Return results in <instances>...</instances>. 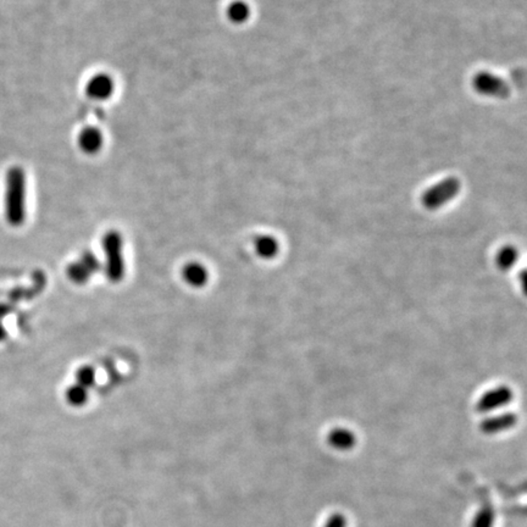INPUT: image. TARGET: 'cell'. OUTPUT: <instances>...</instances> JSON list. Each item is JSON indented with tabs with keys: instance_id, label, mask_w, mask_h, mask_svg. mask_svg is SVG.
I'll use <instances>...</instances> for the list:
<instances>
[{
	"instance_id": "5b68a950",
	"label": "cell",
	"mask_w": 527,
	"mask_h": 527,
	"mask_svg": "<svg viewBox=\"0 0 527 527\" xmlns=\"http://www.w3.org/2000/svg\"><path fill=\"white\" fill-rule=\"evenodd\" d=\"M512 399H513V391L507 386H500V387L488 391L487 393L482 395L477 403V412L488 413L495 409L504 407L512 402Z\"/></svg>"
},
{
	"instance_id": "6da1fadb",
	"label": "cell",
	"mask_w": 527,
	"mask_h": 527,
	"mask_svg": "<svg viewBox=\"0 0 527 527\" xmlns=\"http://www.w3.org/2000/svg\"><path fill=\"white\" fill-rule=\"evenodd\" d=\"M5 219L10 225H23L26 219V174L21 166H13L6 172L4 198Z\"/></svg>"
},
{
	"instance_id": "e0dca14e",
	"label": "cell",
	"mask_w": 527,
	"mask_h": 527,
	"mask_svg": "<svg viewBox=\"0 0 527 527\" xmlns=\"http://www.w3.org/2000/svg\"><path fill=\"white\" fill-rule=\"evenodd\" d=\"M77 379V385L82 386L83 388H89L92 387L94 381H96V372L94 369L91 367H83L80 369L76 375Z\"/></svg>"
},
{
	"instance_id": "ac0fdd59",
	"label": "cell",
	"mask_w": 527,
	"mask_h": 527,
	"mask_svg": "<svg viewBox=\"0 0 527 527\" xmlns=\"http://www.w3.org/2000/svg\"><path fill=\"white\" fill-rule=\"evenodd\" d=\"M81 264L87 269L88 272L91 275H92L94 271L99 269V262H98V260H96V257L93 255L92 253H84L82 260H81Z\"/></svg>"
},
{
	"instance_id": "7a4b0ae2",
	"label": "cell",
	"mask_w": 527,
	"mask_h": 527,
	"mask_svg": "<svg viewBox=\"0 0 527 527\" xmlns=\"http://www.w3.org/2000/svg\"><path fill=\"white\" fill-rule=\"evenodd\" d=\"M103 249L106 253V275L113 282H120L125 275L121 234L116 231L108 232L103 239Z\"/></svg>"
},
{
	"instance_id": "9c48e42d",
	"label": "cell",
	"mask_w": 527,
	"mask_h": 527,
	"mask_svg": "<svg viewBox=\"0 0 527 527\" xmlns=\"http://www.w3.org/2000/svg\"><path fill=\"white\" fill-rule=\"evenodd\" d=\"M329 445L337 450H349L355 445V436L353 432L347 428H335L329 433L327 437Z\"/></svg>"
},
{
	"instance_id": "8992f818",
	"label": "cell",
	"mask_w": 527,
	"mask_h": 527,
	"mask_svg": "<svg viewBox=\"0 0 527 527\" xmlns=\"http://www.w3.org/2000/svg\"><path fill=\"white\" fill-rule=\"evenodd\" d=\"M115 91V82L110 75L96 74L89 78L86 84V93L89 98L96 101L109 99Z\"/></svg>"
},
{
	"instance_id": "8fae6325",
	"label": "cell",
	"mask_w": 527,
	"mask_h": 527,
	"mask_svg": "<svg viewBox=\"0 0 527 527\" xmlns=\"http://www.w3.org/2000/svg\"><path fill=\"white\" fill-rule=\"evenodd\" d=\"M280 249L277 239L271 237V236H260L255 241V250H257L259 257L264 259H272L277 255Z\"/></svg>"
},
{
	"instance_id": "52a82bcc",
	"label": "cell",
	"mask_w": 527,
	"mask_h": 527,
	"mask_svg": "<svg viewBox=\"0 0 527 527\" xmlns=\"http://www.w3.org/2000/svg\"><path fill=\"white\" fill-rule=\"evenodd\" d=\"M104 143V137L101 129L89 126L84 129L78 134V147L81 151H84L86 154L93 155L101 151Z\"/></svg>"
},
{
	"instance_id": "7c38bea8",
	"label": "cell",
	"mask_w": 527,
	"mask_h": 527,
	"mask_svg": "<svg viewBox=\"0 0 527 527\" xmlns=\"http://www.w3.org/2000/svg\"><path fill=\"white\" fill-rule=\"evenodd\" d=\"M227 16L229 21L234 23H243L250 16V8L246 1L236 0L232 1L227 8Z\"/></svg>"
},
{
	"instance_id": "d6986e66",
	"label": "cell",
	"mask_w": 527,
	"mask_h": 527,
	"mask_svg": "<svg viewBox=\"0 0 527 527\" xmlns=\"http://www.w3.org/2000/svg\"><path fill=\"white\" fill-rule=\"evenodd\" d=\"M325 527H347V521L343 515L341 514H334L329 521L326 523Z\"/></svg>"
},
{
	"instance_id": "3957f363",
	"label": "cell",
	"mask_w": 527,
	"mask_h": 527,
	"mask_svg": "<svg viewBox=\"0 0 527 527\" xmlns=\"http://www.w3.org/2000/svg\"><path fill=\"white\" fill-rule=\"evenodd\" d=\"M460 181L455 177H450L427 189L422 196V204L428 210H436L443 207L445 203L450 202L460 192Z\"/></svg>"
},
{
	"instance_id": "277c9868",
	"label": "cell",
	"mask_w": 527,
	"mask_h": 527,
	"mask_svg": "<svg viewBox=\"0 0 527 527\" xmlns=\"http://www.w3.org/2000/svg\"><path fill=\"white\" fill-rule=\"evenodd\" d=\"M474 88L482 96H495L505 99L510 96V88L504 80L490 72H480L474 78Z\"/></svg>"
},
{
	"instance_id": "5bb4252c",
	"label": "cell",
	"mask_w": 527,
	"mask_h": 527,
	"mask_svg": "<svg viewBox=\"0 0 527 527\" xmlns=\"http://www.w3.org/2000/svg\"><path fill=\"white\" fill-rule=\"evenodd\" d=\"M66 399L71 405L74 407H81L83 404H86L88 399V391L86 388H83L82 386L76 385L71 386L69 390L66 391Z\"/></svg>"
},
{
	"instance_id": "2e32d148",
	"label": "cell",
	"mask_w": 527,
	"mask_h": 527,
	"mask_svg": "<svg viewBox=\"0 0 527 527\" xmlns=\"http://www.w3.org/2000/svg\"><path fill=\"white\" fill-rule=\"evenodd\" d=\"M495 513L490 507L482 508L475 516L472 527H493Z\"/></svg>"
},
{
	"instance_id": "30bf717a",
	"label": "cell",
	"mask_w": 527,
	"mask_h": 527,
	"mask_svg": "<svg viewBox=\"0 0 527 527\" xmlns=\"http://www.w3.org/2000/svg\"><path fill=\"white\" fill-rule=\"evenodd\" d=\"M182 276L184 281L193 287H202L207 284V269L198 262H189V265L184 266Z\"/></svg>"
},
{
	"instance_id": "ba28073f",
	"label": "cell",
	"mask_w": 527,
	"mask_h": 527,
	"mask_svg": "<svg viewBox=\"0 0 527 527\" xmlns=\"http://www.w3.org/2000/svg\"><path fill=\"white\" fill-rule=\"evenodd\" d=\"M518 421L514 414L508 413L500 415V417H490L485 421H482L481 431L486 435H495L500 432L508 431L509 428L515 426Z\"/></svg>"
},
{
	"instance_id": "9a60e30c",
	"label": "cell",
	"mask_w": 527,
	"mask_h": 527,
	"mask_svg": "<svg viewBox=\"0 0 527 527\" xmlns=\"http://www.w3.org/2000/svg\"><path fill=\"white\" fill-rule=\"evenodd\" d=\"M68 276L70 280L74 281L75 284H82L87 282L91 274L81 262H74L68 267Z\"/></svg>"
},
{
	"instance_id": "4fadbf2b",
	"label": "cell",
	"mask_w": 527,
	"mask_h": 527,
	"mask_svg": "<svg viewBox=\"0 0 527 527\" xmlns=\"http://www.w3.org/2000/svg\"><path fill=\"white\" fill-rule=\"evenodd\" d=\"M518 249L515 247H512V246H507L497 255V266L502 271H508L515 265V262H518Z\"/></svg>"
}]
</instances>
